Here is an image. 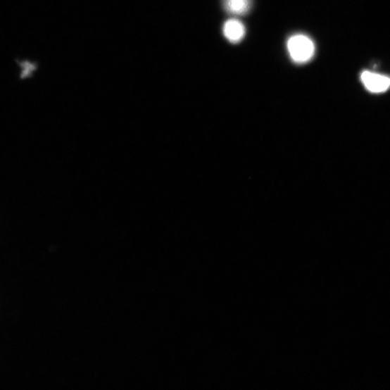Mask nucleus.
I'll list each match as a JSON object with an SVG mask.
<instances>
[{
    "mask_svg": "<svg viewBox=\"0 0 390 390\" xmlns=\"http://www.w3.org/2000/svg\"><path fill=\"white\" fill-rule=\"evenodd\" d=\"M287 49L291 59L297 64L310 62L315 53L314 42L304 34H295L289 38Z\"/></svg>",
    "mask_w": 390,
    "mask_h": 390,
    "instance_id": "1",
    "label": "nucleus"
},
{
    "mask_svg": "<svg viewBox=\"0 0 390 390\" xmlns=\"http://www.w3.org/2000/svg\"><path fill=\"white\" fill-rule=\"evenodd\" d=\"M360 80L365 88L372 93H382L390 87V77L376 73L365 71L361 73Z\"/></svg>",
    "mask_w": 390,
    "mask_h": 390,
    "instance_id": "2",
    "label": "nucleus"
},
{
    "mask_svg": "<svg viewBox=\"0 0 390 390\" xmlns=\"http://www.w3.org/2000/svg\"><path fill=\"white\" fill-rule=\"evenodd\" d=\"M222 33L229 42L237 44L244 39L246 29L244 25L239 20L230 19L222 27Z\"/></svg>",
    "mask_w": 390,
    "mask_h": 390,
    "instance_id": "3",
    "label": "nucleus"
},
{
    "mask_svg": "<svg viewBox=\"0 0 390 390\" xmlns=\"http://www.w3.org/2000/svg\"><path fill=\"white\" fill-rule=\"evenodd\" d=\"M253 6V0H222V6L229 14L241 16L247 14Z\"/></svg>",
    "mask_w": 390,
    "mask_h": 390,
    "instance_id": "4",
    "label": "nucleus"
}]
</instances>
